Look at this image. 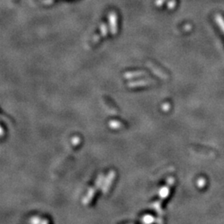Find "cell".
I'll return each mask as SVG.
<instances>
[{"label":"cell","instance_id":"cell-1","mask_svg":"<svg viewBox=\"0 0 224 224\" xmlns=\"http://www.w3.org/2000/svg\"><path fill=\"white\" fill-rule=\"evenodd\" d=\"M146 66L149 67V69L152 71V72H154L157 77H159L162 78L164 80H167L169 78V75L167 72H165L164 70L162 69L161 67H159V66H157L156 64L154 63L153 62H148L146 63Z\"/></svg>","mask_w":224,"mask_h":224},{"label":"cell","instance_id":"cell-2","mask_svg":"<svg viewBox=\"0 0 224 224\" xmlns=\"http://www.w3.org/2000/svg\"><path fill=\"white\" fill-rule=\"evenodd\" d=\"M108 20H109L110 28L112 35H115L118 32V15L114 11L109 13L108 15Z\"/></svg>","mask_w":224,"mask_h":224},{"label":"cell","instance_id":"cell-3","mask_svg":"<svg viewBox=\"0 0 224 224\" xmlns=\"http://www.w3.org/2000/svg\"><path fill=\"white\" fill-rule=\"evenodd\" d=\"M156 84V80L153 79H143V80H135V81H130L128 83V87L129 88H135V87H141V86H152Z\"/></svg>","mask_w":224,"mask_h":224},{"label":"cell","instance_id":"cell-4","mask_svg":"<svg viewBox=\"0 0 224 224\" xmlns=\"http://www.w3.org/2000/svg\"><path fill=\"white\" fill-rule=\"evenodd\" d=\"M148 74L146 72L144 71H135V72H127L124 74V77L126 79H132V78L136 77H144Z\"/></svg>","mask_w":224,"mask_h":224},{"label":"cell","instance_id":"cell-5","mask_svg":"<svg viewBox=\"0 0 224 224\" xmlns=\"http://www.w3.org/2000/svg\"><path fill=\"white\" fill-rule=\"evenodd\" d=\"M100 33H101V37H106L108 33V28L106 23H102L101 25V28H100Z\"/></svg>","mask_w":224,"mask_h":224},{"label":"cell","instance_id":"cell-6","mask_svg":"<svg viewBox=\"0 0 224 224\" xmlns=\"http://www.w3.org/2000/svg\"><path fill=\"white\" fill-rule=\"evenodd\" d=\"M53 2H54V0H42V3H43V4H44V5H47V6L51 5V4L53 3Z\"/></svg>","mask_w":224,"mask_h":224},{"label":"cell","instance_id":"cell-7","mask_svg":"<svg viewBox=\"0 0 224 224\" xmlns=\"http://www.w3.org/2000/svg\"><path fill=\"white\" fill-rule=\"evenodd\" d=\"M165 2V0H156L155 1V5L157 7H160L164 4V3Z\"/></svg>","mask_w":224,"mask_h":224},{"label":"cell","instance_id":"cell-8","mask_svg":"<svg viewBox=\"0 0 224 224\" xmlns=\"http://www.w3.org/2000/svg\"><path fill=\"white\" fill-rule=\"evenodd\" d=\"M174 3H175V1L174 0H172V1H170V3H169V5H168V7L170 8V9H172V8H174Z\"/></svg>","mask_w":224,"mask_h":224}]
</instances>
